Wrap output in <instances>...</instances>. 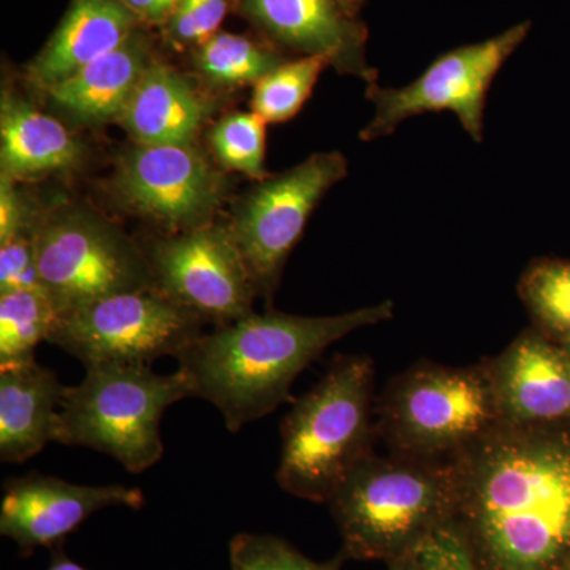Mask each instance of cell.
Returning a JSON list of instances; mask_svg holds the SVG:
<instances>
[{"instance_id": "1", "label": "cell", "mask_w": 570, "mask_h": 570, "mask_svg": "<svg viewBox=\"0 0 570 570\" xmlns=\"http://www.w3.org/2000/svg\"><path fill=\"white\" fill-rule=\"evenodd\" d=\"M455 463L450 528L479 570L570 568V423H501Z\"/></svg>"}, {"instance_id": "2", "label": "cell", "mask_w": 570, "mask_h": 570, "mask_svg": "<svg viewBox=\"0 0 570 570\" xmlns=\"http://www.w3.org/2000/svg\"><path fill=\"white\" fill-rule=\"evenodd\" d=\"M393 302L336 316L268 311L204 333L178 356L193 396L212 403L238 433L291 400L292 385L326 348L360 328L387 322Z\"/></svg>"}, {"instance_id": "3", "label": "cell", "mask_w": 570, "mask_h": 570, "mask_svg": "<svg viewBox=\"0 0 570 570\" xmlns=\"http://www.w3.org/2000/svg\"><path fill=\"white\" fill-rule=\"evenodd\" d=\"M455 461L367 456L326 504L347 560L392 562L455 519Z\"/></svg>"}, {"instance_id": "4", "label": "cell", "mask_w": 570, "mask_h": 570, "mask_svg": "<svg viewBox=\"0 0 570 570\" xmlns=\"http://www.w3.org/2000/svg\"><path fill=\"white\" fill-rule=\"evenodd\" d=\"M374 362L341 355L281 423L276 482L292 497L328 502L358 464L373 455L377 438Z\"/></svg>"}, {"instance_id": "5", "label": "cell", "mask_w": 570, "mask_h": 570, "mask_svg": "<svg viewBox=\"0 0 570 570\" xmlns=\"http://www.w3.org/2000/svg\"><path fill=\"white\" fill-rule=\"evenodd\" d=\"M377 438L393 455L456 461L501 417L485 363L422 362L397 374L377 400Z\"/></svg>"}, {"instance_id": "6", "label": "cell", "mask_w": 570, "mask_h": 570, "mask_svg": "<svg viewBox=\"0 0 570 570\" xmlns=\"http://www.w3.org/2000/svg\"><path fill=\"white\" fill-rule=\"evenodd\" d=\"M190 396L179 370L164 376L149 365L88 366L80 384L67 387L56 442L105 453L140 474L163 460L165 411Z\"/></svg>"}, {"instance_id": "7", "label": "cell", "mask_w": 570, "mask_h": 570, "mask_svg": "<svg viewBox=\"0 0 570 570\" xmlns=\"http://www.w3.org/2000/svg\"><path fill=\"white\" fill-rule=\"evenodd\" d=\"M205 322L156 288L105 296L59 317L48 343L80 360L85 367L121 363L149 365L179 355Z\"/></svg>"}, {"instance_id": "8", "label": "cell", "mask_w": 570, "mask_h": 570, "mask_svg": "<svg viewBox=\"0 0 570 570\" xmlns=\"http://www.w3.org/2000/svg\"><path fill=\"white\" fill-rule=\"evenodd\" d=\"M530 31L531 22L523 21L491 39L453 48L403 88H384L377 82L367 86L366 99L373 104L374 115L360 130V140L390 137L414 116L450 111L472 140L482 142L491 85Z\"/></svg>"}, {"instance_id": "9", "label": "cell", "mask_w": 570, "mask_h": 570, "mask_svg": "<svg viewBox=\"0 0 570 570\" xmlns=\"http://www.w3.org/2000/svg\"><path fill=\"white\" fill-rule=\"evenodd\" d=\"M41 285L59 313L105 296L154 288L145 254L99 217L63 213L33 234Z\"/></svg>"}, {"instance_id": "10", "label": "cell", "mask_w": 570, "mask_h": 570, "mask_svg": "<svg viewBox=\"0 0 570 570\" xmlns=\"http://www.w3.org/2000/svg\"><path fill=\"white\" fill-rule=\"evenodd\" d=\"M348 174L337 151L317 153L284 174L261 181L228 225L258 295L272 296L288 255L322 198Z\"/></svg>"}, {"instance_id": "11", "label": "cell", "mask_w": 570, "mask_h": 570, "mask_svg": "<svg viewBox=\"0 0 570 570\" xmlns=\"http://www.w3.org/2000/svg\"><path fill=\"white\" fill-rule=\"evenodd\" d=\"M141 250L154 288L205 324L230 325L254 313L257 287L228 227L176 232Z\"/></svg>"}, {"instance_id": "12", "label": "cell", "mask_w": 570, "mask_h": 570, "mask_svg": "<svg viewBox=\"0 0 570 570\" xmlns=\"http://www.w3.org/2000/svg\"><path fill=\"white\" fill-rule=\"evenodd\" d=\"M112 190L146 219L184 232L209 224L224 181L193 145H137L119 160Z\"/></svg>"}, {"instance_id": "13", "label": "cell", "mask_w": 570, "mask_h": 570, "mask_svg": "<svg viewBox=\"0 0 570 570\" xmlns=\"http://www.w3.org/2000/svg\"><path fill=\"white\" fill-rule=\"evenodd\" d=\"M142 505L145 494L137 487L78 485L32 471L3 482L0 534L17 543L22 558H29L37 549L63 546L67 535L100 510H140Z\"/></svg>"}, {"instance_id": "14", "label": "cell", "mask_w": 570, "mask_h": 570, "mask_svg": "<svg viewBox=\"0 0 570 570\" xmlns=\"http://www.w3.org/2000/svg\"><path fill=\"white\" fill-rule=\"evenodd\" d=\"M235 10L276 50L325 59L337 73L376 85L366 24L337 0H235Z\"/></svg>"}, {"instance_id": "15", "label": "cell", "mask_w": 570, "mask_h": 570, "mask_svg": "<svg viewBox=\"0 0 570 570\" xmlns=\"http://www.w3.org/2000/svg\"><path fill=\"white\" fill-rule=\"evenodd\" d=\"M501 423L547 426L570 423V348L538 328L520 333L494 358H487Z\"/></svg>"}, {"instance_id": "16", "label": "cell", "mask_w": 570, "mask_h": 570, "mask_svg": "<svg viewBox=\"0 0 570 570\" xmlns=\"http://www.w3.org/2000/svg\"><path fill=\"white\" fill-rule=\"evenodd\" d=\"M140 26L121 0H71L61 24L29 63L28 77L47 91L121 47Z\"/></svg>"}, {"instance_id": "17", "label": "cell", "mask_w": 570, "mask_h": 570, "mask_svg": "<svg viewBox=\"0 0 570 570\" xmlns=\"http://www.w3.org/2000/svg\"><path fill=\"white\" fill-rule=\"evenodd\" d=\"M67 385L32 362L0 370V460L24 463L58 441Z\"/></svg>"}, {"instance_id": "18", "label": "cell", "mask_w": 570, "mask_h": 570, "mask_svg": "<svg viewBox=\"0 0 570 570\" xmlns=\"http://www.w3.org/2000/svg\"><path fill=\"white\" fill-rule=\"evenodd\" d=\"M154 59L153 41L140 26L121 47L47 89L48 97L78 121H119Z\"/></svg>"}, {"instance_id": "19", "label": "cell", "mask_w": 570, "mask_h": 570, "mask_svg": "<svg viewBox=\"0 0 570 570\" xmlns=\"http://www.w3.org/2000/svg\"><path fill=\"white\" fill-rule=\"evenodd\" d=\"M208 111V105L178 70L154 59L119 122L137 145H193Z\"/></svg>"}, {"instance_id": "20", "label": "cell", "mask_w": 570, "mask_h": 570, "mask_svg": "<svg viewBox=\"0 0 570 570\" xmlns=\"http://www.w3.org/2000/svg\"><path fill=\"white\" fill-rule=\"evenodd\" d=\"M82 149L63 124L21 97L3 92L0 107V163L13 179L70 170L80 164Z\"/></svg>"}, {"instance_id": "21", "label": "cell", "mask_w": 570, "mask_h": 570, "mask_svg": "<svg viewBox=\"0 0 570 570\" xmlns=\"http://www.w3.org/2000/svg\"><path fill=\"white\" fill-rule=\"evenodd\" d=\"M285 61L287 56L266 41L232 32H217L193 50L195 70L217 88L255 86Z\"/></svg>"}, {"instance_id": "22", "label": "cell", "mask_w": 570, "mask_h": 570, "mask_svg": "<svg viewBox=\"0 0 570 570\" xmlns=\"http://www.w3.org/2000/svg\"><path fill=\"white\" fill-rule=\"evenodd\" d=\"M59 313L43 288L0 294V370L36 360V348L50 340Z\"/></svg>"}, {"instance_id": "23", "label": "cell", "mask_w": 570, "mask_h": 570, "mask_svg": "<svg viewBox=\"0 0 570 570\" xmlns=\"http://www.w3.org/2000/svg\"><path fill=\"white\" fill-rule=\"evenodd\" d=\"M519 295L534 328L570 348V261H532L520 277Z\"/></svg>"}, {"instance_id": "24", "label": "cell", "mask_w": 570, "mask_h": 570, "mask_svg": "<svg viewBox=\"0 0 570 570\" xmlns=\"http://www.w3.org/2000/svg\"><path fill=\"white\" fill-rule=\"evenodd\" d=\"M328 62L322 58L288 59L254 86L253 111L266 124L291 121L307 102Z\"/></svg>"}, {"instance_id": "25", "label": "cell", "mask_w": 570, "mask_h": 570, "mask_svg": "<svg viewBox=\"0 0 570 570\" xmlns=\"http://www.w3.org/2000/svg\"><path fill=\"white\" fill-rule=\"evenodd\" d=\"M266 122L250 112H232L214 124L209 145L217 163L227 170L254 179L268 178L265 170Z\"/></svg>"}, {"instance_id": "26", "label": "cell", "mask_w": 570, "mask_h": 570, "mask_svg": "<svg viewBox=\"0 0 570 570\" xmlns=\"http://www.w3.org/2000/svg\"><path fill=\"white\" fill-rule=\"evenodd\" d=\"M344 561L343 551L328 561L311 560L276 535L242 532L230 540L232 570H341Z\"/></svg>"}, {"instance_id": "27", "label": "cell", "mask_w": 570, "mask_h": 570, "mask_svg": "<svg viewBox=\"0 0 570 570\" xmlns=\"http://www.w3.org/2000/svg\"><path fill=\"white\" fill-rule=\"evenodd\" d=\"M235 0H179L163 26L164 39L178 50H195L219 32Z\"/></svg>"}, {"instance_id": "28", "label": "cell", "mask_w": 570, "mask_h": 570, "mask_svg": "<svg viewBox=\"0 0 570 570\" xmlns=\"http://www.w3.org/2000/svg\"><path fill=\"white\" fill-rule=\"evenodd\" d=\"M37 288H43V285L33 236H20L0 245V294Z\"/></svg>"}, {"instance_id": "29", "label": "cell", "mask_w": 570, "mask_h": 570, "mask_svg": "<svg viewBox=\"0 0 570 570\" xmlns=\"http://www.w3.org/2000/svg\"><path fill=\"white\" fill-rule=\"evenodd\" d=\"M37 225L31 223L24 202L14 189V179L0 178V245L20 236H33Z\"/></svg>"}, {"instance_id": "30", "label": "cell", "mask_w": 570, "mask_h": 570, "mask_svg": "<svg viewBox=\"0 0 570 570\" xmlns=\"http://www.w3.org/2000/svg\"><path fill=\"white\" fill-rule=\"evenodd\" d=\"M434 549L444 570H479L471 553L452 528L433 535Z\"/></svg>"}, {"instance_id": "31", "label": "cell", "mask_w": 570, "mask_h": 570, "mask_svg": "<svg viewBox=\"0 0 570 570\" xmlns=\"http://www.w3.org/2000/svg\"><path fill=\"white\" fill-rule=\"evenodd\" d=\"M389 570H444L434 549L433 538L426 540L417 550L389 562Z\"/></svg>"}, {"instance_id": "32", "label": "cell", "mask_w": 570, "mask_h": 570, "mask_svg": "<svg viewBox=\"0 0 570 570\" xmlns=\"http://www.w3.org/2000/svg\"><path fill=\"white\" fill-rule=\"evenodd\" d=\"M47 570H89L67 557L63 546L51 549V561Z\"/></svg>"}, {"instance_id": "33", "label": "cell", "mask_w": 570, "mask_h": 570, "mask_svg": "<svg viewBox=\"0 0 570 570\" xmlns=\"http://www.w3.org/2000/svg\"><path fill=\"white\" fill-rule=\"evenodd\" d=\"M341 6L344 7V10L347 13H351L352 17L360 18V13H362L363 7L366 6L367 0H337Z\"/></svg>"}, {"instance_id": "34", "label": "cell", "mask_w": 570, "mask_h": 570, "mask_svg": "<svg viewBox=\"0 0 570 570\" xmlns=\"http://www.w3.org/2000/svg\"><path fill=\"white\" fill-rule=\"evenodd\" d=\"M566 570H570V568H569V569H566Z\"/></svg>"}]
</instances>
